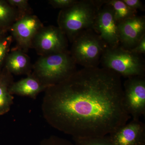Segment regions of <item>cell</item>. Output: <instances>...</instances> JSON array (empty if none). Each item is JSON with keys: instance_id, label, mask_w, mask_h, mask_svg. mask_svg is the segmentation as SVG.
Returning a JSON list of instances; mask_svg holds the SVG:
<instances>
[{"instance_id": "2e32d148", "label": "cell", "mask_w": 145, "mask_h": 145, "mask_svg": "<svg viewBox=\"0 0 145 145\" xmlns=\"http://www.w3.org/2000/svg\"><path fill=\"white\" fill-rule=\"evenodd\" d=\"M104 3L111 7L118 23L137 15V11L131 9L122 0H104Z\"/></svg>"}, {"instance_id": "5b68a950", "label": "cell", "mask_w": 145, "mask_h": 145, "mask_svg": "<svg viewBox=\"0 0 145 145\" xmlns=\"http://www.w3.org/2000/svg\"><path fill=\"white\" fill-rule=\"evenodd\" d=\"M106 47L94 31L89 29L81 32L73 40L70 52L76 64L87 68L97 67Z\"/></svg>"}, {"instance_id": "30bf717a", "label": "cell", "mask_w": 145, "mask_h": 145, "mask_svg": "<svg viewBox=\"0 0 145 145\" xmlns=\"http://www.w3.org/2000/svg\"><path fill=\"white\" fill-rule=\"evenodd\" d=\"M120 45L133 49L145 36V17L136 15L118 24Z\"/></svg>"}, {"instance_id": "5bb4252c", "label": "cell", "mask_w": 145, "mask_h": 145, "mask_svg": "<svg viewBox=\"0 0 145 145\" xmlns=\"http://www.w3.org/2000/svg\"><path fill=\"white\" fill-rule=\"evenodd\" d=\"M13 82L12 74L5 68L0 72V115L8 112L13 103L14 97L9 91V88Z\"/></svg>"}, {"instance_id": "7a4b0ae2", "label": "cell", "mask_w": 145, "mask_h": 145, "mask_svg": "<svg viewBox=\"0 0 145 145\" xmlns=\"http://www.w3.org/2000/svg\"><path fill=\"white\" fill-rule=\"evenodd\" d=\"M104 0L76 1L69 7L61 9L58 14V27L72 43L81 32L91 29L94 20Z\"/></svg>"}, {"instance_id": "603a6c76", "label": "cell", "mask_w": 145, "mask_h": 145, "mask_svg": "<svg viewBox=\"0 0 145 145\" xmlns=\"http://www.w3.org/2000/svg\"><path fill=\"white\" fill-rule=\"evenodd\" d=\"M131 51L136 54L142 55L145 53V36L140 40L137 45Z\"/></svg>"}, {"instance_id": "e0dca14e", "label": "cell", "mask_w": 145, "mask_h": 145, "mask_svg": "<svg viewBox=\"0 0 145 145\" xmlns=\"http://www.w3.org/2000/svg\"><path fill=\"white\" fill-rule=\"evenodd\" d=\"M72 139L75 145H113L108 135L86 138L72 137Z\"/></svg>"}, {"instance_id": "ffe728a7", "label": "cell", "mask_w": 145, "mask_h": 145, "mask_svg": "<svg viewBox=\"0 0 145 145\" xmlns=\"http://www.w3.org/2000/svg\"><path fill=\"white\" fill-rule=\"evenodd\" d=\"M40 145H75L68 140L55 136H50L41 142Z\"/></svg>"}, {"instance_id": "6da1fadb", "label": "cell", "mask_w": 145, "mask_h": 145, "mask_svg": "<svg viewBox=\"0 0 145 145\" xmlns=\"http://www.w3.org/2000/svg\"><path fill=\"white\" fill-rule=\"evenodd\" d=\"M43 114L74 138L108 135L128 122L121 77L103 68H83L45 90Z\"/></svg>"}, {"instance_id": "9a60e30c", "label": "cell", "mask_w": 145, "mask_h": 145, "mask_svg": "<svg viewBox=\"0 0 145 145\" xmlns=\"http://www.w3.org/2000/svg\"><path fill=\"white\" fill-rule=\"evenodd\" d=\"M21 17L19 11L7 1L0 0V28L9 31L14 23Z\"/></svg>"}, {"instance_id": "ac0fdd59", "label": "cell", "mask_w": 145, "mask_h": 145, "mask_svg": "<svg viewBox=\"0 0 145 145\" xmlns=\"http://www.w3.org/2000/svg\"><path fill=\"white\" fill-rule=\"evenodd\" d=\"M13 39L12 36L10 35H7L0 40V67L5 62L6 58L9 53Z\"/></svg>"}, {"instance_id": "52a82bcc", "label": "cell", "mask_w": 145, "mask_h": 145, "mask_svg": "<svg viewBox=\"0 0 145 145\" xmlns=\"http://www.w3.org/2000/svg\"><path fill=\"white\" fill-rule=\"evenodd\" d=\"M68 40L58 27L44 26L36 34L32 43L40 56L67 50Z\"/></svg>"}, {"instance_id": "cb8c5ba5", "label": "cell", "mask_w": 145, "mask_h": 145, "mask_svg": "<svg viewBox=\"0 0 145 145\" xmlns=\"http://www.w3.org/2000/svg\"><path fill=\"white\" fill-rule=\"evenodd\" d=\"M7 31L5 29L0 28V40H1L3 38L7 36L6 34Z\"/></svg>"}, {"instance_id": "4fadbf2b", "label": "cell", "mask_w": 145, "mask_h": 145, "mask_svg": "<svg viewBox=\"0 0 145 145\" xmlns=\"http://www.w3.org/2000/svg\"><path fill=\"white\" fill-rule=\"evenodd\" d=\"M5 63V68L12 75H28L32 72L30 58L21 50L16 48L9 52Z\"/></svg>"}, {"instance_id": "3957f363", "label": "cell", "mask_w": 145, "mask_h": 145, "mask_svg": "<svg viewBox=\"0 0 145 145\" xmlns=\"http://www.w3.org/2000/svg\"><path fill=\"white\" fill-rule=\"evenodd\" d=\"M76 63L69 51L40 56L32 66L33 75L48 87L63 82L76 70Z\"/></svg>"}, {"instance_id": "8fae6325", "label": "cell", "mask_w": 145, "mask_h": 145, "mask_svg": "<svg viewBox=\"0 0 145 145\" xmlns=\"http://www.w3.org/2000/svg\"><path fill=\"white\" fill-rule=\"evenodd\" d=\"M108 136L113 145H145V125L133 119Z\"/></svg>"}, {"instance_id": "9c48e42d", "label": "cell", "mask_w": 145, "mask_h": 145, "mask_svg": "<svg viewBox=\"0 0 145 145\" xmlns=\"http://www.w3.org/2000/svg\"><path fill=\"white\" fill-rule=\"evenodd\" d=\"M44 26L39 18L32 14L18 19L9 29L13 39L16 41V48L25 52L32 48L35 36Z\"/></svg>"}, {"instance_id": "7c38bea8", "label": "cell", "mask_w": 145, "mask_h": 145, "mask_svg": "<svg viewBox=\"0 0 145 145\" xmlns=\"http://www.w3.org/2000/svg\"><path fill=\"white\" fill-rule=\"evenodd\" d=\"M48 88L31 73L26 78L16 82H13L9 87V91L12 95L15 94L36 99L39 93L45 91Z\"/></svg>"}, {"instance_id": "7402d4cb", "label": "cell", "mask_w": 145, "mask_h": 145, "mask_svg": "<svg viewBox=\"0 0 145 145\" xmlns=\"http://www.w3.org/2000/svg\"><path fill=\"white\" fill-rule=\"evenodd\" d=\"M131 9L135 11L144 10L142 3L140 0H122Z\"/></svg>"}, {"instance_id": "ba28073f", "label": "cell", "mask_w": 145, "mask_h": 145, "mask_svg": "<svg viewBox=\"0 0 145 145\" xmlns=\"http://www.w3.org/2000/svg\"><path fill=\"white\" fill-rule=\"evenodd\" d=\"M118 24L111 7L104 3L97 13L91 29L107 47H116L120 45Z\"/></svg>"}, {"instance_id": "44dd1931", "label": "cell", "mask_w": 145, "mask_h": 145, "mask_svg": "<svg viewBox=\"0 0 145 145\" xmlns=\"http://www.w3.org/2000/svg\"><path fill=\"white\" fill-rule=\"evenodd\" d=\"M77 0H50L48 3L52 7L61 9L69 7L76 2Z\"/></svg>"}, {"instance_id": "8992f818", "label": "cell", "mask_w": 145, "mask_h": 145, "mask_svg": "<svg viewBox=\"0 0 145 145\" xmlns=\"http://www.w3.org/2000/svg\"><path fill=\"white\" fill-rule=\"evenodd\" d=\"M123 88L127 111L133 119L140 120L145 113V76L127 78Z\"/></svg>"}, {"instance_id": "d6986e66", "label": "cell", "mask_w": 145, "mask_h": 145, "mask_svg": "<svg viewBox=\"0 0 145 145\" xmlns=\"http://www.w3.org/2000/svg\"><path fill=\"white\" fill-rule=\"evenodd\" d=\"M11 6L16 8L22 16L31 14V8L27 0H7Z\"/></svg>"}, {"instance_id": "277c9868", "label": "cell", "mask_w": 145, "mask_h": 145, "mask_svg": "<svg viewBox=\"0 0 145 145\" xmlns=\"http://www.w3.org/2000/svg\"><path fill=\"white\" fill-rule=\"evenodd\" d=\"M102 68L111 70L127 78L145 76L144 60L136 54L119 45L106 47L100 60Z\"/></svg>"}]
</instances>
